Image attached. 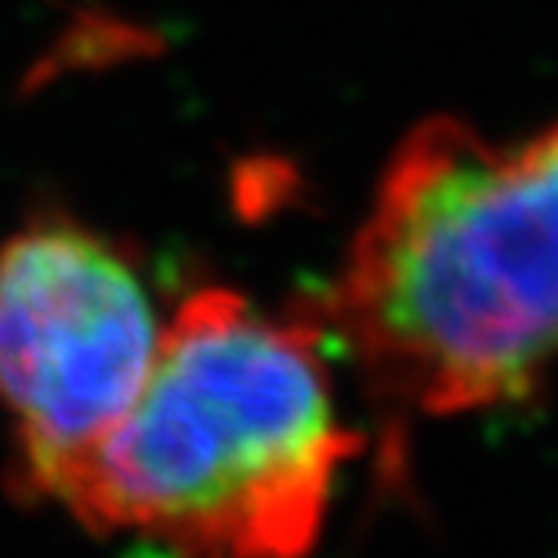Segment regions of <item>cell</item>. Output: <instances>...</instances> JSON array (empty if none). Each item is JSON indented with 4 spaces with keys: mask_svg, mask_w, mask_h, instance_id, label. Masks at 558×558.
<instances>
[{
    "mask_svg": "<svg viewBox=\"0 0 558 558\" xmlns=\"http://www.w3.org/2000/svg\"><path fill=\"white\" fill-rule=\"evenodd\" d=\"M366 388L414 417L526 399L558 366V124L410 131L319 305Z\"/></svg>",
    "mask_w": 558,
    "mask_h": 558,
    "instance_id": "6da1fadb",
    "label": "cell"
},
{
    "mask_svg": "<svg viewBox=\"0 0 558 558\" xmlns=\"http://www.w3.org/2000/svg\"><path fill=\"white\" fill-rule=\"evenodd\" d=\"M319 341L316 319L265 316L236 290L189 294L135 403L51 500L182 558H301L360 450Z\"/></svg>",
    "mask_w": 558,
    "mask_h": 558,
    "instance_id": "7a4b0ae2",
    "label": "cell"
},
{
    "mask_svg": "<svg viewBox=\"0 0 558 558\" xmlns=\"http://www.w3.org/2000/svg\"><path fill=\"white\" fill-rule=\"evenodd\" d=\"M160 330L138 262L106 232L59 210L11 232L0 247V403L19 489L51 500L135 403Z\"/></svg>",
    "mask_w": 558,
    "mask_h": 558,
    "instance_id": "3957f363",
    "label": "cell"
}]
</instances>
